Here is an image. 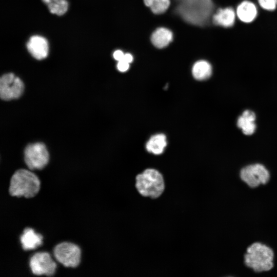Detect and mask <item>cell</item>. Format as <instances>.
<instances>
[{
	"label": "cell",
	"instance_id": "1",
	"mask_svg": "<svg viewBox=\"0 0 277 277\" xmlns=\"http://www.w3.org/2000/svg\"><path fill=\"white\" fill-rule=\"evenodd\" d=\"M135 187L142 196L157 199L165 189L164 175L155 168H146L136 176Z\"/></svg>",
	"mask_w": 277,
	"mask_h": 277
},
{
	"label": "cell",
	"instance_id": "2",
	"mask_svg": "<svg viewBox=\"0 0 277 277\" xmlns=\"http://www.w3.org/2000/svg\"><path fill=\"white\" fill-rule=\"evenodd\" d=\"M39 188L40 181L38 177L29 170L21 169L12 175L9 192L12 196L30 198L34 197Z\"/></svg>",
	"mask_w": 277,
	"mask_h": 277
},
{
	"label": "cell",
	"instance_id": "3",
	"mask_svg": "<svg viewBox=\"0 0 277 277\" xmlns=\"http://www.w3.org/2000/svg\"><path fill=\"white\" fill-rule=\"evenodd\" d=\"M273 258L274 253L270 247L256 242L248 247L244 255V262L248 267L260 272L269 271L273 268Z\"/></svg>",
	"mask_w": 277,
	"mask_h": 277
},
{
	"label": "cell",
	"instance_id": "4",
	"mask_svg": "<svg viewBox=\"0 0 277 277\" xmlns=\"http://www.w3.org/2000/svg\"><path fill=\"white\" fill-rule=\"evenodd\" d=\"M49 155L44 144L36 143L28 145L24 151V160L31 170L42 169L49 162Z\"/></svg>",
	"mask_w": 277,
	"mask_h": 277
},
{
	"label": "cell",
	"instance_id": "5",
	"mask_svg": "<svg viewBox=\"0 0 277 277\" xmlns=\"http://www.w3.org/2000/svg\"><path fill=\"white\" fill-rule=\"evenodd\" d=\"M53 252L56 260L65 267L75 268L80 264L81 251L74 244L63 242L55 247Z\"/></svg>",
	"mask_w": 277,
	"mask_h": 277
},
{
	"label": "cell",
	"instance_id": "6",
	"mask_svg": "<svg viewBox=\"0 0 277 277\" xmlns=\"http://www.w3.org/2000/svg\"><path fill=\"white\" fill-rule=\"evenodd\" d=\"M240 177L249 187L254 188L266 184L270 179V173L263 165L255 164L242 168Z\"/></svg>",
	"mask_w": 277,
	"mask_h": 277
},
{
	"label": "cell",
	"instance_id": "7",
	"mask_svg": "<svg viewBox=\"0 0 277 277\" xmlns=\"http://www.w3.org/2000/svg\"><path fill=\"white\" fill-rule=\"evenodd\" d=\"M24 85L21 80L10 73L3 75L0 80V95L2 100L17 98L22 94Z\"/></svg>",
	"mask_w": 277,
	"mask_h": 277
},
{
	"label": "cell",
	"instance_id": "8",
	"mask_svg": "<svg viewBox=\"0 0 277 277\" xmlns=\"http://www.w3.org/2000/svg\"><path fill=\"white\" fill-rule=\"evenodd\" d=\"M29 266L35 275L52 276L55 273L56 264L47 252L35 253L30 259Z\"/></svg>",
	"mask_w": 277,
	"mask_h": 277
},
{
	"label": "cell",
	"instance_id": "9",
	"mask_svg": "<svg viewBox=\"0 0 277 277\" xmlns=\"http://www.w3.org/2000/svg\"><path fill=\"white\" fill-rule=\"evenodd\" d=\"M27 48L31 55L37 60H43L48 54V42L45 38L41 36L31 37L27 43Z\"/></svg>",
	"mask_w": 277,
	"mask_h": 277
},
{
	"label": "cell",
	"instance_id": "10",
	"mask_svg": "<svg viewBox=\"0 0 277 277\" xmlns=\"http://www.w3.org/2000/svg\"><path fill=\"white\" fill-rule=\"evenodd\" d=\"M211 18L215 25L225 28L231 27L234 24L235 13L231 7L220 8L213 14Z\"/></svg>",
	"mask_w": 277,
	"mask_h": 277
},
{
	"label": "cell",
	"instance_id": "11",
	"mask_svg": "<svg viewBox=\"0 0 277 277\" xmlns=\"http://www.w3.org/2000/svg\"><path fill=\"white\" fill-rule=\"evenodd\" d=\"M42 235L36 233L31 228L25 229L21 236V242L25 250L36 249L42 244Z\"/></svg>",
	"mask_w": 277,
	"mask_h": 277
},
{
	"label": "cell",
	"instance_id": "12",
	"mask_svg": "<svg viewBox=\"0 0 277 277\" xmlns=\"http://www.w3.org/2000/svg\"><path fill=\"white\" fill-rule=\"evenodd\" d=\"M258 14L257 8L252 2L245 1L237 7L236 14L243 22L249 23L254 20Z\"/></svg>",
	"mask_w": 277,
	"mask_h": 277
},
{
	"label": "cell",
	"instance_id": "13",
	"mask_svg": "<svg viewBox=\"0 0 277 277\" xmlns=\"http://www.w3.org/2000/svg\"><path fill=\"white\" fill-rule=\"evenodd\" d=\"M255 115L253 112L250 110H245L238 120L237 125L241 128L244 134L251 135L254 133L256 125L254 121Z\"/></svg>",
	"mask_w": 277,
	"mask_h": 277
},
{
	"label": "cell",
	"instance_id": "14",
	"mask_svg": "<svg viewBox=\"0 0 277 277\" xmlns=\"http://www.w3.org/2000/svg\"><path fill=\"white\" fill-rule=\"evenodd\" d=\"M173 34L169 29L161 27L156 29L151 35V42L157 48H163L172 41Z\"/></svg>",
	"mask_w": 277,
	"mask_h": 277
},
{
	"label": "cell",
	"instance_id": "15",
	"mask_svg": "<svg viewBox=\"0 0 277 277\" xmlns=\"http://www.w3.org/2000/svg\"><path fill=\"white\" fill-rule=\"evenodd\" d=\"M167 146L166 137L164 134L160 133L152 136L147 142V150L154 154H162Z\"/></svg>",
	"mask_w": 277,
	"mask_h": 277
},
{
	"label": "cell",
	"instance_id": "16",
	"mask_svg": "<svg viewBox=\"0 0 277 277\" xmlns=\"http://www.w3.org/2000/svg\"><path fill=\"white\" fill-rule=\"evenodd\" d=\"M192 72L193 77L197 80L202 81L208 78L212 74V67L209 63L200 60L194 63Z\"/></svg>",
	"mask_w": 277,
	"mask_h": 277
},
{
	"label": "cell",
	"instance_id": "17",
	"mask_svg": "<svg viewBox=\"0 0 277 277\" xmlns=\"http://www.w3.org/2000/svg\"><path fill=\"white\" fill-rule=\"evenodd\" d=\"M50 12L57 15H62L67 11L68 4L66 0L52 2L47 5Z\"/></svg>",
	"mask_w": 277,
	"mask_h": 277
},
{
	"label": "cell",
	"instance_id": "18",
	"mask_svg": "<svg viewBox=\"0 0 277 277\" xmlns=\"http://www.w3.org/2000/svg\"><path fill=\"white\" fill-rule=\"evenodd\" d=\"M170 4V0H153V4L150 9L155 14H161L168 9Z\"/></svg>",
	"mask_w": 277,
	"mask_h": 277
},
{
	"label": "cell",
	"instance_id": "19",
	"mask_svg": "<svg viewBox=\"0 0 277 277\" xmlns=\"http://www.w3.org/2000/svg\"><path fill=\"white\" fill-rule=\"evenodd\" d=\"M181 7H194L205 4L210 0H176Z\"/></svg>",
	"mask_w": 277,
	"mask_h": 277
},
{
	"label": "cell",
	"instance_id": "20",
	"mask_svg": "<svg viewBox=\"0 0 277 277\" xmlns=\"http://www.w3.org/2000/svg\"><path fill=\"white\" fill-rule=\"evenodd\" d=\"M261 7L265 10L272 11L277 6V0H258Z\"/></svg>",
	"mask_w": 277,
	"mask_h": 277
},
{
	"label": "cell",
	"instance_id": "21",
	"mask_svg": "<svg viewBox=\"0 0 277 277\" xmlns=\"http://www.w3.org/2000/svg\"><path fill=\"white\" fill-rule=\"evenodd\" d=\"M117 68L120 72H126L129 68V63L123 60H122L118 61Z\"/></svg>",
	"mask_w": 277,
	"mask_h": 277
},
{
	"label": "cell",
	"instance_id": "22",
	"mask_svg": "<svg viewBox=\"0 0 277 277\" xmlns=\"http://www.w3.org/2000/svg\"><path fill=\"white\" fill-rule=\"evenodd\" d=\"M124 54L122 50H117L113 52V56L115 60L120 61L123 58Z\"/></svg>",
	"mask_w": 277,
	"mask_h": 277
},
{
	"label": "cell",
	"instance_id": "23",
	"mask_svg": "<svg viewBox=\"0 0 277 277\" xmlns=\"http://www.w3.org/2000/svg\"><path fill=\"white\" fill-rule=\"evenodd\" d=\"M122 60L125 61L126 62L130 64L131 62H132L133 60V56L131 54L125 53Z\"/></svg>",
	"mask_w": 277,
	"mask_h": 277
},
{
	"label": "cell",
	"instance_id": "24",
	"mask_svg": "<svg viewBox=\"0 0 277 277\" xmlns=\"http://www.w3.org/2000/svg\"><path fill=\"white\" fill-rule=\"evenodd\" d=\"M144 2L146 6L150 8L153 4V0H144Z\"/></svg>",
	"mask_w": 277,
	"mask_h": 277
},
{
	"label": "cell",
	"instance_id": "25",
	"mask_svg": "<svg viewBox=\"0 0 277 277\" xmlns=\"http://www.w3.org/2000/svg\"><path fill=\"white\" fill-rule=\"evenodd\" d=\"M42 1L44 3H45L47 5H48L49 4L52 2H57V1H60L62 0H42Z\"/></svg>",
	"mask_w": 277,
	"mask_h": 277
},
{
	"label": "cell",
	"instance_id": "26",
	"mask_svg": "<svg viewBox=\"0 0 277 277\" xmlns=\"http://www.w3.org/2000/svg\"><path fill=\"white\" fill-rule=\"evenodd\" d=\"M182 222H183V221H182ZM183 229H184V228H183ZM185 242H186V241H185ZM186 248H187V247H186ZM187 255H188V253H187Z\"/></svg>",
	"mask_w": 277,
	"mask_h": 277
}]
</instances>
